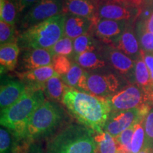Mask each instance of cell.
Listing matches in <instances>:
<instances>
[{"label": "cell", "mask_w": 153, "mask_h": 153, "mask_svg": "<svg viewBox=\"0 0 153 153\" xmlns=\"http://www.w3.org/2000/svg\"><path fill=\"white\" fill-rule=\"evenodd\" d=\"M62 103L79 124L96 133L104 132L111 112L108 99L68 87Z\"/></svg>", "instance_id": "cell-1"}, {"label": "cell", "mask_w": 153, "mask_h": 153, "mask_svg": "<svg viewBox=\"0 0 153 153\" xmlns=\"http://www.w3.org/2000/svg\"><path fill=\"white\" fill-rule=\"evenodd\" d=\"M45 101L42 89L28 90L18 101L1 111V126L11 131L21 140H24L28 123L34 112Z\"/></svg>", "instance_id": "cell-2"}, {"label": "cell", "mask_w": 153, "mask_h": 153, "mask_svg": "<svg viewBox=\"0 0 153 153\" xmlns=\"http://www.w3.org/2000/svg\"><path fill=\"white\" fill-rule=\"evenodd\" d=\"M96 133L79 123H72L51 137L45 153H97Z\"/></svg>", "instance_id": "cell-3"}, {"label": "cell", "mask_w": 153, "mask_h": 153, "mask_svg": "<svg viewBox=\"0 0 153 153\" xmlns=\"http://www.w3.org/2000/svg\"><path fill=\"white\" fill-rule=\"evenodd\" d=\"M64 24L62 13L22 31L19 33L17 44L20 49L50 50L64 36Z\"/></svg>", "instance_id": "cell-4"}, {"label": "cell", "mask_w": 153, "mask_h": 153, "mask_svg": "<svg viewBox=\"0 0 153 153\" xmlns=\"http://www.w3.org/2000/svg\"><path fill=\"white\" fill-rule=\"evenodd\" d=\"M65 117V110L59 103L45 101L30 118L24 141L31 143L50 136L60 127Z\"/></svg>", "instance_id": "cell-5"}, {"label": "cell", "mask_w": 153, "mask_h": 153, "mask_svg": "<svg viewBox=\"0 0 153 153\" xmlns=\"http://www.w3.org/2000/svg\"><path fill=\"white\" fill-rule=\"evenodd\" d=\"M108 99L111 111L149 108L153 105V91H148L135 85L123 87Z\"/></svg>", "instance_id": "cell-6"}, {"label": "cell", "mask_w": 153, "mask_h": 153, "mask_svg": "<svg viewBox=\"0 0 153 153\" xmlns=\"http://www.w3.org/2000/svg\"><path fill=\"white\" fill-rule=\"evenodd\" d=\"M64 0H39L23 15L19 28L23 31L53 16L62 14Z\"/></svg>", "instance_id": "cell-7"}, {"label": "cell", "mask_w": 153, "mask_h": 153, "mask_svg": "<svg viewBox=\"0 0 153 153\" xmlns=\"http://www.w3.org/2000/svg\"><path fill=\"white\" fill-rule=\"evenodd\" d=\"M120 76L110 69L99 72H89L87 86L88 94L108 99L123 89Z\"/></svg>", "instance_id": "cell-8"}, {"label": "cell", "mask_w": 153, "mask_h": 153, "mask_svg": "<svg viewBox=\"0 0 153 153\" xmlns=\"http://www.w3.org/2000/svg\"><path fill=\"white\" fill-rule=\"evenodd\" d=\"M150 110L151 108H137L111 111L105 125L104 131L108 132L114 137H118L122 132L144 118Z\"/></svg>", "instance_id": "cell-9"}, {"label": "cell", "mask_w": 153, "mask_h": 153, "mask_svg": "<svg viewBox=\"0 0 153 153\" xmlns=\"http://www.w3.org/2000/svg\"><path fill=\"white\" fill-rule=\"evenodd\" d=\"M99 52L108 63L111 70L112 69L118 75L134 83L135 61L111 45L102 44Z\"/></svg>", "instance_id": "cell-10"}, {"label": "cell", "mask_w": 153, "mask_h": 153, "mask_svg": "<svg viewBox=\"0 0 153 153\" xmlns=\"http://www.w3.org/2000/svg\"><path fill=\"white\" fill-rule=\"evenodd\" d=\"M92 22L89 33L101 43L106 45H112L129 26V22L126 21L110 20L97 17L93 19Z\"/></svg>", "instance_id": "cell-11"}, {"label": "cell", "mask_w": 153, "mask_h": 153, "mask_svg": "<svg viewBox=\"0 0 153 153\" xmlns=\"http://www.w3.org/2000/svg\"><path fill=\"white\" fill-rule=\"evenodd\" d=\"M139 15H140V7L125 3L100 1L97 18L129 22Z\"/></svg>", "instance_id": "cell-12"}, {"label": "cell", "mask_w": 153, "mask_h": 153, "mask_svg": "<svg viewBox=\"0 0 153 153\" xmlns=\"http://www.w3.org/2000/svg\"><path fill=\"white\" fill-rule=\"evenodd\" d=\"M53 58V55L50 50L41 48L21 49L16 72H25L51 65Z\"/></svg>", "instance_id": "cell-13"}, {"label": "cell", "mask_w": 153, "mask_h": 153, "mask_svg": "<svg viewBox=\"0 0 153 153\" xmlns=\"http://www.w3.org/2000/svg\"><path fill=\"white\" fill-rule=\"evenodd\" d=\"M28 87L22 80L7 79L1 82L0 89L1 111L9 108L26 94Z\"/></svg>", "instance_id": "cell-14"}, {"label": "cell", "mask_w": 153, "mask_h": 153, "mask_svg": "<svg viewBox=\"0 0 153 153\" xmlns=\"http://www.w3.org/2000/svg\"><path fill=\"white\" fill-rule=\"evenodd\" d=\"M100 0H64L63 14L93 19L97 17Z\"/></svg>", "instance_id": "cell-15"}, {"label": "cell", "mask_w": 153, "mask_h": 153, "mask_svg": "<svg viewBox=\"0 0 153 153\" xmlns=\"http://www.w3.org/2000/svg\"><path fill=\"white\" fill-rule=\"evenodd\" d=\"M17 76L28 88L43 90L45 82L54 76L59 75L55 72L52 65L25 72H16Z\"/></svg>", "instance_id": "cell-16"}, {"label": "cell", "mask_w": 153, "mask_h": 153, "mask_svg": "<svg viewBox=\"0 0 153 153\" xmlns=\"http://www.w3.org/2000/svg\"><path fill=\"white\" fill-rule=\"evenodd\" d=\"M111 45L128 55L134 61L137 60L141 57V48L138 40L134 33L133 28L130 25Z\"/></svg>", "instance_id": "cell-17"}, {"label": "cell", "mask_w": 153, "mask_h": 153, "mask_svg": "<svg viewBox=\"0 0 153 153\" xmlns=\"http://www.w3.org/2000/svg\"><path fill=\"white\" fill-rule=\"evenodd\" d=\"M64 14V36L71 39H75L84 34L89 33L92 26V19L70 14Z\"/></svg>", "instance_id": "cell-18"}, {"label": "cell", "mask_w": 153, "mask_h": 153, "mask_svg": "<svg viewBox=\"0 0 153 153\" xmlns=\"http://www.w3.org/2000/svg\"><path fill=\"white\" fill-rule=\"evenodd\" d=\"M73 60L84 70H88L90 71L111 69L108 63L98 51L84 53L74 57Z\"/></svg>", "instance_id": "cell-19"}, {"label": "cell", "mask_w": 153, "mask_h": 153, "mask_svg": "<svg viewBox=\"0 0 153 153\" xmlns=\"http://www.w3.org/2000/svg\"><path fill=\"white\" fill-rule=\"evenodd\" d=\"M17 43H8L0 47L1 73L3 71H13L17 67L20 52Z\"/></svg>", "instance_id": "cell-20"}, {"label": "cell", "mask_w": 153, "mask_h": 153, "mask_svg": "<svg viewBox=\"0 0 153 153\" xmlns=\"http://www.w3.org/2000/svg\"><path fill=\"white\" fill-rule=\"evenodd\" d=\"M60 75L54 76L45 82L43 92L49 101L62 103L63 96L68 89Z\"/></svg>", "instance_id": "cell-21"}, {"label": "cell", "mask_w": 153, "mask_h": 153, "mask_svg": "<svg viewBox=\"0 0 153 153\" xmlns=\"http://www.w3.org/2000/svg\"><path fill=\"white\" fill-rule=\"evenodd\" d=\"M102 44L90 33L84 34L74 39V52L72 59L73 60L75 57L86 52H94V51L99 52Z\"/></svg>", "instance_id": "cell-22"}, {"label": "cell", "mask_w": 153, "mask_h": 153, "mask_svg": "<svg viewBox=\"0 0 153 153\" xmlns=\"http://www.w3.org/2000/svg\"><path fill=\"white\" fill-rule=\"evenodd\" d=\"M19 140L14 133L7 128L1 126L0 129V153H22L19 148Z\"/></svg>", "instance_id": "cell-23"}, {"label": "cell", "mask_w": 153, "mask_h": 153, "mask_svg": "<svg viewBox=\"0 0 153 153\" xmlns=\"http://www.w3.org/2000/svg\"><path fill=\"white\" fill-rule=\"evenodd\" d=\"M134 84L146 90L153 91L151 85L150 72L142 56L135 61Z\"/></svg>", "instance_id": "cell-24"}, {"label": "cell", "mask_w": 153, "mask_h": 153, "mask_svg": "<svg viewBox=\"0 0 153 153\" xmlns=\"http://www.w3.org/2000/svg\"><path fill=\"white\" fill-rule=\"evenodd\" d=\"M95 140L97 145V153H116L118 145L116 137L108 132L104 131L95 134Z\"/></svg>", "instance_id": "cell-25"}, {"label": "cell", "mask_w": 153, "mask_h": 153, "mask_svg": "<svg viewBox=\"0 0 153 153\" xmlns=\"http://www.w3.org/2000/svg\"><path fill=\"white\" fill-rule=\"evenodd\" d=\"M145 117L140 120L135 125V129L131 141V153H139L145 148L146 137L144 128Z\"/></svg>", "instance_id": "cell-26"}, {"label": "cell", "mask_w": 153, "mask_h": 153, "mask_svg": "<svg viewBox=\"0 0 153 153\" xmlns=\"http://www.w3.org/2000/svg\"><path fill=\"white\" fill-rule=\"evenodd\" d=\"M0 17L2 22L15 25L19 15L14 0H0Z\"/></svg>", "instance_id": "cell-27"}, {"label": "cell", "mask_w": 153, "mask_h": 153, "mask_svg": "<svg viewBox=\"0 0 153 153\" xmlns=\"http://www.w3.org/2000/svg\"><path fill=\"white\" fill-rule=\"evenodd\" d=\"M136 35L141 50L146 53H153V33L147 30L141 21L137 23Z\"/></svg>", "instance_id": "cell-28"}, {"label": "cell", "mask_w": 153, "mask_h": 153, "mask_svg": "<svg viewBox=\"0 0 153 153\" xmlns=\"http://www.w3.org/2000/svg\"><path fill=\"white\" fill-rule=\"evenodd\" d=\"M53 56L64 55L69 58H72L74 52L73 41L71 38L64 36L50 49Z\"/></svg>", "instance_id": "cell-29"}, {"label": "cell", "mask_w": 153, "mask_h": 153, "mask_svg": "<svg viewBox=\"0 0 153 153\" xmlns=\"http://www.w3.org/2000/svg\"><path fill=\"white\" fill-rule=\"evenodd\" d=\"M19 33L16 30L15 25L0 22V43L1 45L8 43H17Z\"/></svg>", "instance_id": "cell-30"}, {"label": "cell", "mask_w": 153, "mask_h": 153, "mask_svg": "<svg viewBox=\"0 0 153 153\" xmlns=\"http://www.w3.org/2000/svg\"><path fill=\"white\" fill-rule=\"evenodd\" d=\"M85 70L81 68L79 65L74 62L68 73L60 76L64 83L68 87L76 89L77 87L79 80L83 74Z\"/></svg>", "instance_id": "cell-31"}, {"label": "cell", "mask_w": 153, "mask_h": 153, "mask_svg": "<svg viewBox=\"0 0 153 153\" xmlns=\"http://www.w3.org/2000/svg\"><path fill=\"white\" fill-rule=\"evenodd\" d=\"M70 58L64 55H55L53 56L52 66L55 72L60 76L68 73L72 65Z\"/></svg>", "instance_id": "cell-32"}, {"label": "cell", "mask_w": 153, "mask_h": 153, "mask_svg": "<svg viewBox=\"0 0 153 153\" xmlns=\"http://www.w3.org/2000/svg\"><path fill=\"white\" fill-rule=\"evenodd\" d=\"M144 128L145 131V148H150L153 151V108L144 119Z\"/></svg>", "instance_id": "cell-33"}, {"label": "cell", "mask_w": 153, "mask_h": 153, "mask_svg": "<svg viewBox=\"0 0 153 153\" xmlns=\"http://www.w3.org/2000/svg\"><path fill=\"white\" fill-rule=\"evenodd\" d=\"M135 125L132 126L129 128L125 130L118 137H116L118 145V148H123L124 150L131 152V141L134 129H135Z\"/></svg>", "instance_id": "cell-34"}, {"label": "cell", "mask_w": 153, "mask_h": 153, "mask_svg": "<svg viewBox=\"0 0 153 153\" xmlns=\"http://www.w3.org/2000/svg\"><path fill=\"white\" fill-rule=\"evenodd\" d=\"M38 1L39 0H14L18 11L19 17L20 16V15H24L25 12H26Z\"/></svg>", "instance_id": "cell-35"}, {"label": "cell", "mask_w": 153, "mask_h": 153, "mask_svg": "<svg viewBox=\"0 0 153 153\" xmlns=\"http://www.w3.org/2000/svg\"><path fill=\"white\" fill-rule=\"evenodd\" d=\"M140 54L150 72L151 85H152V89L153 90V53H146L141 50Z\"/></svg>", "instance_id": "cell-36"}, {"label": "cell", "mask_w": 153, "mask_h": 153, "mask_svg": "<svg viewBox=\"0 0 153 153\" xmlns=\"http://www.w3.org/2000/svg\"><path fill=\"white\" fill-rule=\"evenodd\" d=\"M25 153H44V150L41 143L33 142L30 143Z\"/></svg>", "instance_id": "cell-37"}, {"label": "cell", "mask_w": 153, "mask_h": 153, "mask_svg": "<svg viewBox=\"0 0 153 153\" xmlns=\"http://www.w3.org/2000/svg\"><path fill=\"white\" fill-rule=\"evenodd\" d=\"M101 1H115V2L125 3L128 4L135 6V7H140L143 2V0H100Z\"/></svg>", "instance_id": "cell-38"}, {"label": "cell", "mask_w": 153, "mask_h": 153, "mask_svg": "<svg viewBox=\"0 0 153 153\" xmlns=\"http://www.w3.org/2000/svg\"><path fill=\"white\" fill-rule=\"evenodd\" d=\"M144 24L145 27L147 28V30L153 33V11H152L150 16L145 20H140Z\"/></svg>", "instance_id": "cell-39"}, {"label": "cell", "mask_w": 153, "mask_h": 153, "mask_svg": "<svg viewBox=\"0 0 153 153\" xmlns=\"http://www.w3.org/2000/svg\"><path fill=\"white\" fill-rule=\"evenodd\" d=\"M139 153H153V151L150 150L148 148H145L142 151H140Z\"/></svg>", "instance_id": "cell-40"}, {"label": "cell", "mask_w": 153, "mask_h": 153, "mask_svg": "<svg viewBox=\"0 0 153 153\" xmlns=\"http://www.w3.org/2000/svg\"><path fill=\"white\" fill-rule=\"evenodd\" d=\"M116 153H131V152H130V151L124 150V149H123V148H118V150Z\"/></svg>", "instance_id": "cell-41"}]
</instances>
